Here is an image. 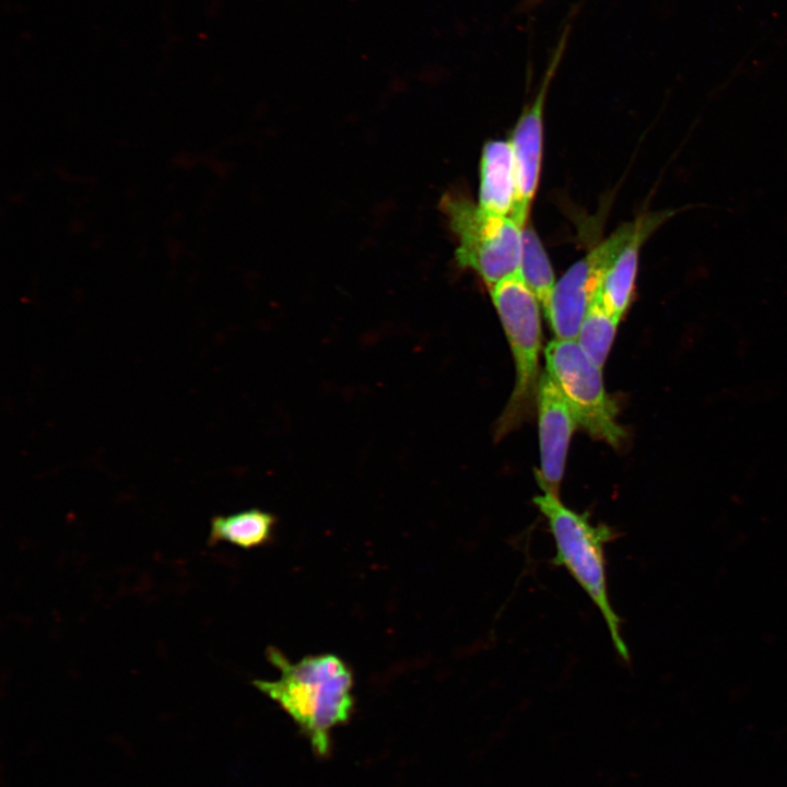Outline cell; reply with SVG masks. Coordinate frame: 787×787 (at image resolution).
I'll list each match as a JSON object with an SVG mask.
<instances>
[{
    "mask_svg": "<svg viewBox=\"0 0 787 787\" xmlns=\"http://www.w3.org/2000/svg\"><path fill=\"white\" fill-rule=\"evenodd\" d=\"M537 402L541 470L536 478L543 492L559 496L568 445L577 421L547 372L539 378Z\"/></svg>",
    "mask_w": 787,
    "mask_h": 787,
    "instance_id": "ba28073f",
    "label": "cell"
},
{
    "mask_svg": "<svg viewBox=\"0 0 787 787\" xmlns=\"http://www.w3.org/2000/svg\"><path fill=\"white\" fill-rule=\"evenodd\" d=\"M565 39L566 33L562 37L552 57L542 86L535 101L519 117L512 138L509 139L516 180V197L509 216L522 228L527 224L530 208L539 185L545 95L549 83L563 54Z\"/></svg>",
    "mask_w": 787,
    "mask_h": 787,
    "instance_id": "52a82bcc",
    "label": "cell"
},
{
    "mask_svg": "<svg viewBox=\"0 0 787 787\" xmlns=\"http://www.w3.org/2000/svg\"><path fill=\"white\" fill-rule=\"evenodd\" d=\"M442 205L458 238L461 268L475 271L489 289L519 271L522 227L510 216L486 213L461 193L446 195Z\"/></svg>",
    "mask_w": 787,
    "mask_h": 787,
    "instance_id": "3957f363",
    "label": "cell"
},
{
    "mask_svg": "<svg viewBox=\"0 0 787 787\" xmlns=\"http://www.w3.org/2000/svg\"><path fill=\"white\" fill-rule=\"evenodd\" d=\"M643 216L644 213L621 225L572 265L556 282L544 312L556 339L576 340L582 321L599 294L608 268L637 232Z\"/></svg>",
    "mask_w": 787,
    "mask_h": 787,
    "instance_id": "8992f818",
    "label": "cell"
},
{
    "mask_svg": "<svg viewBox=\"0 0 787 787\" xmlns=\"http://www.w3.org/2000/svg\"><path fill=\"white\" fill-rule=\"evenodd\" d=\"M544 357L545 372L562 391L577 424L591 437L619 447L626 434L616 421L619 409L604 388L601 367L576 340L549 342Z\"/></svg>",
    "mask_w": 787,
    "mask_h": 787,
    "instance_id": "5b68a950",
    "label": "cell"
},
{
    "mask_svg": "<svg viewBox=\"0 0 787 787\" xmlns=\"http://www.w3.org/2000/svg\"><path fill=\"white\" fill-rule=\"evenodd\" d=\"M490 292L509 342L516 369L515 387L497 428L502 436L521 421L538 391L540 303L519 271L501 280Z\"/></svg>",
    "mask_w": 787,
    "mask_h": 787,
    "instance_id": "277c9868",
    "label": "cell"
},
{
    "mask_svg": "<svg viewBox=\"0 0 787 787\" xmlns=\"http://www.w3.org/2000/svg\"><path fill=\"white\" fill-rule=\"evenodd\" d=\"M676 212L674 210L645 212L639 228L608 268L598 297L616 317L621 318L631 303L642 246Z\"/></svg>",
    "mask_w": 787,
    "mask_h": 787,
    "instance_id": "9c48e42d",
    "label": "cell"
},
{
    "mask_svg": "<svg viewBox=\"0 0 787 787\" xmlns=\"http://www.w3.org/2000/svg\"><path fill=\"white\" fill-rule=\"evenodd\" d=\"M275 518L270 513L250 508L232 515L212 517L208 545L220 542L250 549L262 545L271 539Z\"/></svg>",
    "mask_w": 787,
    "mask_h": 787,
    "instance_id": "8fae6325",
    "label": "cell"
},
{
    "mask_svg": "<svg viewBox=\"0 0 787 787\" xmlns=\"http://www.w3.org/2000/svg\"><path fill=\"white\" fill-rule=\"evenodd\" d=\"M545 517L555 545L552 564L564 567L601 613L619 656L630 661L621 635V619L613 609L608 591L604 547L619 537L604 524L592 525L586 513L566 507L549 492L533 497Z\"/></svg>",
    "mask_w": 787,
    "mask_h": 787,
    "instance_id": "7a4b0ae2",
    "label": "cell"
},
{
    "mask_svg": "<svg viewBox=\"0 0 787 787\" xmlns=\"http://www.w3.org/2000/svg\"><path fill=\"white\" fill-rule=\"evenodd\" d=\"M268 658L281 672L279 679L255 680L254 685L286 712L316 753L326 754L331 729L345 723L353 708L349 666L331 654L291 662L273 647L268 649Z\"/></svg>",
    "mask_w": 787,
    "mask_h": 787,
    "instance_id": "6da1fadb",
    "label": "cell"
},
{
    "mask_svg": "<svg viewBox=\"0 0 787 787\" xmlns=\"http://www.w3.org/2000/svg\"><path fill=\"white\" fill-rule=\"evenodd\" d=\"M519 272L545 312L556 282L548 254L537 232L528 224L522 228Z\"/></svg>",
    "mask_w": 787,
    "mask_h": 787,
    "instance_id": "7c38bea8",
    "label": "cell"
},
{
    "mask_svg": "<svg viewBox=\"0 0 787 787\" xmlns=\"http://www.w3.org/2000/svg\"><path fill=\"white\" fill-rule=\"evenodd\" d=\"M535 1H537V0H535Z\"/></svg>",
    "mask_w": 787,
    "mask_h": 787,
    "instance_id": "5bb4252c",
    "label": "cell"
},
{
    "mask_svg": "<svg viewBox=\"0 0 787 787\" xmlns=\"http://www.w3.org/2000/svg\"><path fill=\"white\" fill-rule=\"evenodd\" d=\"M516 197V180L509 140L488 141L481 154L478 205L486 213L509 216Z\"/></svg>",
    "mask_w": 787,
    "mask_h": 787,
    "instance_id": "30bf717a",
    "label": "cell"
},
{
    "mask_svg": "<svg viewBox=\"0 0 787 787\" xmlns=\"http://www.w3.org/2000/svg\"><path fill=\"white\" fill-rule=\"evenodd\" d=\"M621 318L609 312L597 296L585 315L576 341L589 359L602 368Z\"/></svg>",
    "mask_w": 787,
    "mask_h": 787,
    "instance_id": "4fadbf2b",
    "label": "cell"
}]
</instances>
